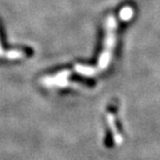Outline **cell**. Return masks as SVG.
<instances>
[{
    "label": "cell",
    "instance_id": "6da1fadb",
    "mask_svg": "<svg viewBox=\"0 0 160 160\" xmlns=\"http://www.w3.org/2000/svg\"><path fill=\"white\" fill-rule=\"evenodd\" d=\"M121 15L124 20H128V19H130L131 16H132V9L130 8H125L123 11L121 12Z\"/></svg>",
    "mask_w": 160,
    "mask_h": 160
}]
</instances>
